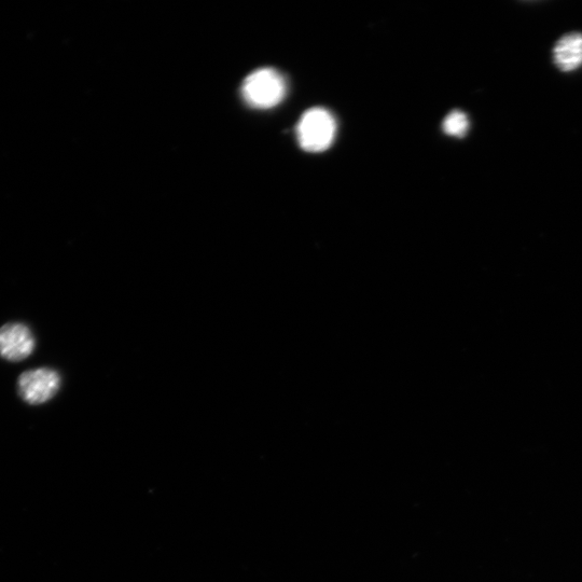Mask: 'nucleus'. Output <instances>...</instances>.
<instances>
[{
  "label": "nucleus",
  "instance_id": "f257e3e1",
  "mask_svg": "<svg viewBox=\"0 0 582 582\" xmlns=\"http://www.w3.org/2000/svg\"><path fill=\"white\" fill-rule=\"evenodd\" d=\"M286 90V81L279 72L272 68H263L245 79L242 95L249 106L269 109L283 101Z\"/></svg>",
  "mask_w": 582,
  "mask_h": 582
},
{
  "label": "nucleus",
  "instance_id": "f03ea898",
  "mask_svg": "<svg viewBox=\"0 0 582 582\" xmlns=\"http://www.w3.org/2000/svg\"><path fill=\"white\" fill-rule=\"evenodd\" d=\"M336 131L334 117L324 108H313L308 110L299 121L298 141L304 150L321 152L330 147Z\"/></svg>",
  "mask_w": 582,
  "mask_h": 582
},
{
  "label": "nucleus",
  "instance_id": "7ed1b4c3",
  "mask_svg": "<svg viewBox=\"0 0 582 582\" xmlns=\"http://www.w3.org/2000/svg\"><path fill=\"white\" fill-rule=\"evenodd\" d=\"M59 372L50 368L25 371L18 380V392L26 404L39 406L48 403L60 390Z\"/></svg>",
  "mask_w": 582,
  "mask_h": 582
},
{
  "label": "nucleus",
  "instance_id": "20e7f679",
  "mask_svg": "<svg viewBox=\"0 0 582 582\" xmlns=\"http://www.w3.org/2000/svg\"><path fill=\"white\" fill-rule=\"evenodd\" d=\"M36 348L32 329L22 323H9L0 328V357L11 363L29 358Z\"/></svg>",
  "mask_w": 582,
  "mask_h": 582
},
{
  "label": "nucleus",
  "instance_id": "39448f33",
  "mask_svg": "<svg viewBox=\"0 0 582 582\" xmlns=\"http://www.w3.org/2000/svg\"><path fill=\"white\" fill-rule=\"evenodd\" d=\"M554 62L563 72L575 71L582 65V34L562 37L553 50Z\"/></svg>",
  "mask_w": 582,
  "mask_h": 582
},
{
  "label": "nucleus",
  "instance_id": "423d86ee",
  "mask_svg": "<svg viewBox=\"0 0 582 582\" xmlns=\"http://www.w3.org/2000/svg\"><path fill=\"white\" fill-rule=\"evenodd\" d=\"M469 129V120L462 112H452L443 122V130L448 135L455 137H464Z\"/></svg>",
  "mask_w": 582,
  "mask_h": 582
}]
</instances>
